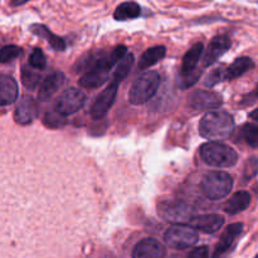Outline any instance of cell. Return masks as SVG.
I'll use <instances>...</instances> for the list:
<instances>
[{"label": "cell", "instance_id": "9c48e42d", "mask_svg": "<svg viewBox=\"0 0 258 258\" xmlns=\"http://www.w3.org/2000/svg\"><path fill=\"white\" fill-rule=\"evenodd\" d=\"M222 103H223V100L221 96L212 91H194L188 97V105L193 110H213V108L221 107Z\"/></svg>", "mask_w": 258, "mask_h": 258}, {"label": "cell", "instance_id": "277c9868", "mask_svg": "<svg viewBox=\"0 0 258 258\" xmlns=\"http://www.w3.org/2000/svg\"><path fill=\"white\" fill-rule=\"evenodd\" d=\"M233 189V179L224 171H211L202 180V191L212 201L223 199Z\"/></svg>", "mask_w": 258, "mask_h": 258}, {"label": "cell", "instance_id": "5b68a950", "mask_svg": "<svg viewBox=\"0 0 258 258\" xmlns=\"http://www.w3.org/2000/svg\"><path fill=\"white\" fill-rule=\"evenodd\" d=\"M158 212L163 219L173 224H184L190 222L193 217V208L181 201H164L158 204Z\"/></svg>", "mask_w": 258, "mask_h": 258}, {"label": "cell", "instance_id": "1f68e13d", "mask_svg": "<svg viewBox=\"0 0 258 258\" xmlns=\"http://www.w3.org/2000/svg\"><path fill=\"white\" fill-rule=\"evenodd\" d=\"M201 75H202V71L196 70L193 73H190V75L181 76L179 86H180L181 88H184V90H185V88L191 87V86L196 85V83L198 82V80L201 78Z\"/></svg>", "mask_w": 258, "mask_h": 258}, {"label": "cell", "instance_id": "3957f363", "mask_svg": "<svg viewBox=\"0 0 258 258\" xmlns=\"http://www.w3.org/2000/svg\"><path fill=\"white\" fill-rule=\"evenodd\" d=\"M160 75L155 71L143 73L131 86L128 91V101L133 105H143L156 93L160 86Z\"/></svg>", "mask_w": 258, "mask_h": 258}, {"label": "cell", "instance_id": "30bf717a", "mask_svg": "<svg viewBox=\"0 0 258 258\" xmlns=\"http://www.w3.org/2000/svg\"><path fill=\"white\" fill-rule=\"evenodd\" d=\"M242 232H243V224L242 223H234L227 227L222 234L221 239H219L218 244L216 246L213 258H226L227 253L231 251V248L236 243Z\"/></svg>", "mask_w": 258, "mask_h": 258}, {"label": "cell", "instance_id": "4316f807", "mask_svg": "<svg viewBox=\"0 0 258 258\" xmlns=\"http://www.w3.org/2000/svg\"><path fill=\"white\" fill-rule=\"evenodd\" d=\"M22 82L28 90H34L40 82V75L33 71L30 66H24L22 70Z\"/></svg>", "mask_w": 258, "mask_h": 258}, {"label": "cell", "instance_id": "8992f818", "mask_svg": "<svg viewBox=\"0 0 258 258\" xmlns=\"http://www.w3.org/2000/svg\"><path fill=\"white\" fill-rule=\"evenodd\" d=\"M198 233L193 227L176 224L170 227L164 234V241L170 248L186 249L198 242Z\"/></svg>", "mask_w": 258, "mask_h": 258}, {"label": "cell", "instance_id": "d6986e66", "mask_svg": "<svg viewBox=\"0 0 258 258\" xmlns=\"http://www.w3.org/2000/svg\"><path fill=\"white\" fill-rule=\"evenodd\" d=\"M251 204V194L248 191H237L236 194L232 196V198L224 204V211L231 216H236V214L242 213L246 211Z\"/></svg>", "mask_w": 258, "mask_h": 258}, {"label": "cell", "instance_id": "7a4b0ae2", "mask_svg": "<svg viewBox=\"0 0 258 258\" xmlns=\"http://www.w3.org/2000/svg\"><path fill=\"white\" fill-rule=\"evenodd\" d=\"M201 156L204 163L216 168H229L238 161L236 150L221 141H211L202 145Z\"/></svg>", "mask_w": 258, "mask_h": 258}, {"label": "cell", "instance_id": "cb8c5ba5", "mask_svg": "<svg viewBox=\"0 0 258 258\" xmlns=\"http://www.w3.org/2000/svg\"><path fill=\"white\" fill-rule=\"evenodd\" d=\"M134 66V54L127 53L120 62L117 63V67H116L115 72H113L112 81L111 82H115L117 85H120L123 80L128 76V73L131 72V68Z\"/></svg>", "mask_w": 258, "mask_h": 258}, {"label": "cell", "instance_id": "4fadbf2b", "mask_svg": "<svg viewBox=\"0 0 258 258\" xmlns=\"http://www.w3.org/2000/svg\"><path fill=\"white\" fill-rule=\"evenodd\" d=\"M165 247L154 238H145L139 242L133 251V258H164Z\"/></svg>", "mask_w": 258, "mask_h": 258}, {"label": "cell", "instance_id": "6da1fadb", "mask_svg": "<svg viewBox=\"0 0 258 258\" xmlns=\"http://www.w3.org/2000/svg\"><path fill=\"white\" fill-rule=\"evenodd\" d=\"M233 130V117L224 111H211L203 116L199 123L201 135L212 141L227 140L231 138Z\"/></svg>", "mask_w": 258, "mask_h": 258}, {"label": "cell", "instance_id": "52a82bcc", "mask_svg": "<svg viewBox=\"0 0 258 258\" xmlns=\"http://www.w3.org/2000/svg\"><path fill=\"white\" fill-rule=\"evenodd\" d=\"M86 95L78 88H68L63 91L54 101V110L60 115L68 116L76 113L85 106Z\"/></svg>", "mask_w": 258, "mask_h": 258}, {"label": "cell", "instance_id": "ac0fdd59", "mask_svg": "<svg viewBox=\"0 0 258 258\" xmlns=\"http://www.w3.org/2000/svg\"><path fill=\"white\" fill-rule=\"evenodd\" d=\"M203 49V43L201 42L191 45V48L185 53V55L183 58V62H181L180 76H188L197 70V64H198L199 59H201Z\"/></svg>", "mask_w": 258, "mask_h": 258}, {"label": "cell", "instance_id": "e0dca14e", "mask_svg": "<svg viewBox=\"0 0 258 258\" xmlns=\"http://www.w3.org/2000/svg\"><path fill=\"white\" fill-rule=\"evenodd\" d=\"M29 30L37 37L45 39L48 44L53 48L54 50H64L66 49V42L63 38L58 37L54 33L50 32L49 28L44 24H32L29 27Z\"/></svg>", "mask_w": 258, "mask_h": 258}, {"label": "cell", "instance_id": "d590c367", "mask_svg": "<svg viewBox=\"0 0 258 258\" xmlns=\"http://www.w3.org/2000/svg\"><path fill=\"white\" fill-rule=\"evenodd\" d=\"M251 97L254 98V100H256V98H258V86H257V88H256V91H254L253 95H251Z\"/></svg>", "mask_w": 258, "mask_h": 258}, {"label": "cell", "instance_id": "5bb4252c", "mask_svg": "<svg viewBox=\"0 0 258 258\" xmlns=\"http://www.w3.org/2000/svg\"><path fill=\"white\" fill-rule=\"evenodd\" d=\"M64 83V75L62 72H53L48 75L40 83L39 91H38V100L40 102L50 100L55 95L58 90Z\"/></svg>", "mask_w": 258, "mask_h": 258}, {"label": "cell", "instance_id": "ba28073f", "mask_svg": "<svg viewBox=\"0 0 258 258\" xmlns=\"http://www.w3.org/2000/svg\"><path fill=\"white\" fill-rule=\"evenodd\" d=\"M117 87L118 85L115 82H111L93 102L92 107H91V116L95 120H101L106 116L111 106L113 105L116 100V95H117Z\"/></svg>", "mask_w": 258, "mask_h": 258}, {"label": "cell", "instance_id": "836d02e7", "mask_svg": "<svg viewBox=\"0 0 258 258\" xmlns=\"http://www.w3.org/2000/svg\"><path fill=\"white\" fill-rule=\"evenodd\" d=\"M28 2H30V0H12V2H10V7H13V8L22 7V5L27 4Z\"/></svg>", "mask_w": 258, "mask_h": 258}, {"label": "cell", "instance_id": "7402d4cb", "mask_svg": "<svg viewBox=\"0 0 258 258\" xmlns=\"http://www.w3.org/2000/svg\"><path fill=\"white\" fill-rule=\"evenodd\" d=\"M108 73L102 72L96 68L86 71L85 75L80 78L78 85L83 88H98L107 81Z\"/></svg>", "mask_w": 258, "mask_h": 258}, {"label": "cell", "instance_id": "83f0119b", "mask_svg": "<svg viewBox=\"0 0 258 258\" xmlns=\"http://www.w3.org/2000/svg\"><path fill=\"white\" fill-rule=\"evenodd\" d=\"M29 66L35 70H44L47 66V58L40 48H34L29 54Z\"/></svg>", "mask_w": 258, "mask_h": 258}, {"label": "cell", "instance_id": "f1b7e54d", "mask_svg": "<svg viewBox=\"0 0 258 258\" xmlns=\"http://www.w3.org/2000/svg\"><path fill=\"white\" fill-rule=\"evenodd\" d=\"M223 81H226V70L223 67H218L207 76L206 80H204V86L213 87V86L218 85L219 82H223Z\"/></svg>", "mask_w": 258, "mask_h": 258}, {"label": "cell", "instance_id": "ffe728a7", "mask_svg": "<svg viewBox=\"0 0 258 258\" xmlns=\"http://www.w3.org/2000/svg\"><path fill=\"white\" fill-rule=\"evenodd\" d=\"M166 54V48L164 45H155L141 54L140 59H139V70H146V68L151 67V66L156 64L160 62Z\"/></svg>", "mask_w": 258, "mask_h": 258}, {"label": "cell", "instance_id": "44dd1931", "mask_svg": "<svg viewBox=\"0 0 258 258\" xmlns=\"http://www.w3.org/2000/svg\"><path fill=\"white\" fill-rule=\"evenodd\" d=\"M141 15V7L135 2H123L113 12V18L117 22L136 19Z\"/></svg>", "mask_w": 258, "mask_h": 258}, {"label": "cell", "instance_id": "9a60e30c", "mask_svg": "<svg viewBox=\"0 0 258 258\" xmlns=\"http://www.w3.org/2000/svg\"><path fill=\"white\" fill-rule=\"evenodd\" d=\"M190 227L197 231H202L204 233H216L224 224V218L219 214H204V216L194 217L190 221Z\"/></svg>", "mask_w": 258, "mask_h": 258}, {"label": "cell", "instance_id": "4dcf8cb0", "mask_svg": "<svg viewBox=\"0 0 258 258\" xmlns=\"http://www.w3.org/2000/svg\"><path fill=\"white\" fill-rule=\"evenodd\" d=\"M258 174V159L256 156H252L247 160L246 165H244V171H243V178L244 180L248 181L251 179H253Z\"/></svg>", "mask_w": 258, "mask_h": 258}, {"label": "cell", "instance_id": "2e32d148", "mask_svg": "<svg viewBox=\"0 0 258 258\" xmlns=\"http://www.w3.org/2000/svg\"><path fill=\"white\" fill-rule=\"evenodd\" d=\"M18 83L13 77L7 75L2 76L0 80V105L8 106L15 102L18 98Z\"/></svg>", "mask_w": 258, "mask_h": 258}, {"label": "cell", "instance_id": "8fae6325", "mask_svg": "<svg viewBox=\"0 0 258 258\" xmlns=\"http://www.w3.org/2000/svg\"><path fill=\"white\" fill-rule=\"evenodd\" d=\"M38 102L32 96H23L22 100L18 102L14 112L15 122L19 125H29L34 121L38 115Z\"/></svg>", "mask_w": 258, "mask_h": 258}, {"label": "cell", "instance_id": "e575fe53", "mask_svg": "<svg viewBox=\"0 0 258 258\" xmlns=\"http://www.w3.org/2000/svg\"><path fill=\"white\" fill-rule=\"evenodd\" d=\"M249 118H252V120L257 121V122H258V107L256 108V110L252 111V112L249 113Z\"/></svg>", "mask_w": 258, "mask_h": 258}, {"label": "cell", "instance_id": "7c38bea8", "mask_svg": "<svg viewBox=\"0 0 258 258\" xmlns=\"http://www.w3.org/2000/svg\"><path fill=\"white\" fill-rule=\"evenodd\" d=\"M231 44L232 43L228 35L221 34L214 37L209 43L206 54L203 57V67H209L213 63H216L219 59V57L223 55L231 48Z\"/></svg>", "mask_w": 258, "mask_h": 258}, {"label": "cell", "instance_id": "603a6c76", "mask_svg": "<svg viewBox=\"0 0 258 258\" xmlns=\"http://www.w3.org/2000/svg\"><path fill=\"white\" fill-rule=\"evenodd\" d=\"M254 67V62L249 57H239L226 68V80H236Z\"/></svg>", "mask_w": 258, "mask_h": 258}, {"label": "cell", "instance_id": "f546056e", "mask_svg": "<svg viewBox=\"0 0 258 258\" xmlns=\"http://www.w3.org/2000/svg\"><path fill=\"white\" fill-rule=\"evenodd\" d=\"M19 54H22V48L14 44L4 45V47L2 48V52H0V62L8 63L10 62V60L15 59Z\"/></svg>", "mask_w": 258, "mask_h": 258}, {"label": "cell", "instance_id": "8d00e7d4", "mask_svg": "<svg viewBox=\"0 0 258 258\" xmlns=\"http://www.w3.org/2000/svg\"><path fill=\"white\" fill-rule=\"evenodd\" d=\"M254 258H258V254H257V256H256V257H254Z\"/></svg>", "mask_w": 258, "mask_h": 258}, {"label": "cell", "instance_id": "d4e9b609", "mask_svg": "<svg viewBox=\"0 0 258 258\" xmlns=\"http://www.w3.org/2000/svg\"><path fill=\"white\" fill-rule=\"evenodd\" d=\"M43 123H44L45 127L57 130V128H62L67 125V118L55 110L47 111L44 113V117H43Z\"/></svg>", "mask_w": 258, "mask_h": 258}, {"label": "cell", "instance_id": "484cf974", "mask_svg": "<svg viewBox=\"0 0 258 258\" xmlns=\"http://www.w3.org/2000/svg\"><path fill=\"white\" fill-rule=\"evenodd\" d=\"M241 136L247 145L253 149L258 148V125L244 123L241 128Z\"/></svg>", "mask_w": 258, "mask_h": 258}, {"label": "cell", "instance_id": "d6a6232c", "mask_svg": "<svg viewBox=\"0 0 258 258\" xmlns=\"http://www.w3.org/2000/svg\"><path fill=\"white\" fill-rule=\"evenodd\" d=\"M188 258H209V248L207 246L197 247L189 253Z\"/></svg>", "mask_w": 258, "mask_h": 258}]
</instances>
